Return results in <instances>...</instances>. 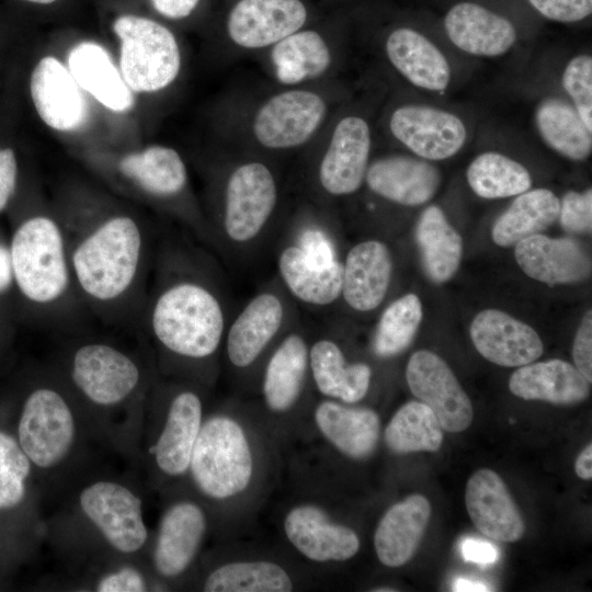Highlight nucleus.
I'll list each match as a JSON object with an SVG mask.
<instances>
[{"label": "nucleus", "instance_id": "nucleus-1", "mask_svg": "<svg viewBox=\"0 0 592 592\" xmlns=\"http://www.w3.org/2000/svg\"><path fill=\"white\" fill-rule=\"evenodd\" d=\"M65 234L73 285L82 297L102 309L127 299L145 261L146 235L138 220L116 213Z\"/></svg>", "mask_w": 592, "mask_h": 592}, {"label": "nucleus", "instance_id": "nucleus-2", "mask_svg": "<svg viewBox=\"0 0 592 592\" xmlns=\"http://www.w3.org/2000/svg\"><path fill=\"white\" fill-rule=\"evenodd\" d=\"M155 339L169 352L186 358H206L225 335L223 304L204 281L193 276L168 280L157 291L148 312Z\"/></svg>", "mask_w": 592, "mask_h": 592}, {"label": "nucleus", "instance_id": "nucleus-3", "mask_svg": "<svg viewBox=\"0 0 592 592\" xmlns=\"http://www.w3.org/2000/svg\"><path fill=\"white\" fill-rule=\"evenodd\" d=\"M9 250L13 281L30 303L54 308L75 287L65 229L54 217L25 218L14 230Z\"/></svg>", "mask_w": 592, "mask_h": 592}, {"label": "nucleus", "instance_id": "nucleus-4", "mask_svg": "<svg viewBox=\"0 0 592 592\" xmlns=\"http://www.w3.org/2000/svg\"><path fill=\"white\" fill-rule=\"evenodd\" d=\"M192 477L206 496L227 499L249 485L253 459L241 425L226 415H214L200 430L192 451Z\"/></svg>", "mask_w": 592, "mask_h": 592}, {"label": "nucleus", "instance_id": "nucleus-5", "mask_svg": "<svg viewBox=\"0 0 592 592\" xmlns=\"http://www.w3.org/2000/svg\"><path fill=\"white\" fill-rule=\"evenodd\" d=\"M119 39L118 69L134 93H153L172 84L181 70L173 33L144 16L121 15L113 23Z\"/></svg>", "mask_w": 592, "mask_h": 592}, {"label": "nucleus", "instance_id": "nucleus-6", "mask_svg": "<svg viewBox=\"0 0 592 592\" xmlns=\"http://www.w3.org/2000/svg\"><path fill=\"white\" fill-rule=\"evenodd\" d=\"M328 112L322 94L292 88L267 98L254 112L251 134L261 147L288 150L306 144L320 128Z\"/></svg>", "mask_w": 592, "mask_h": 592}, {"label": "nucleus", "instance_id": "nucleus-7", "mask_svg": "<svg viewBox=\"0 0 592 592\" xmlns=\"http://www.w3.org/2000/svg\"><path fill=\"white\" fill-rule=\"evenodd\" d=\"M278 198L272 170L257 160L244 161L229 173L224 191L223 229L231 242L252 241L269 223Z\"/></svg>", "mask_w": 592, "mask_h": 592}, {"label": "nucleus", "instance_id": "nucleus-8", "mask_svg": "<svg viewBox=\"0 0 592 592\" xmlns=\"http://www.w3.org/2000/svg\"><path fill=\"white\" fill-rule=\"evenodd\" d=\"M18 432L30 460L42 468L53 467L66 457L75 440L71 409L55 389L37 388L25 400Z\"/></svg>", "mask_w": 592, "mask_h": 592}, {"label": "nucleus", "instance_id": "nucleus-9", "mask_svg": "<svg viewBox=\"0 0 592 592\" xmlns=\"http://www.w3.org/2000/svg\"><path fill=\"white\" fill-rule=\"evenodd\" d=\"M406 379L411 392L434 412L443 430L457 433L470 425L471 401L442 357L428 350L414 352L407 364Z\"/></svg>", "mask_w": 592, "mask_h": 592}, {"label": "nucleus", "instance_id": "nucleus-10", "mask_svg": "<svg viewBox=\"0 0 592 592\" xmlns=\"http://www.w3.org/2000/svg\"><path fill=\"white\" fill-rule=\"evenodd\" d=\"M392 136L415 156L444 160L456 155L467 139L466 125L456 114L424 104H403L389 117Z\"/></svg>", "mask_w": 592, "mask_h": 592}, {"label": "nucleus", "instance_id": "nucleus-11", "mask_svg": "<svg viewBox=\"0 0 592 592\" xmlns=\"http://www.w3.org/2000/svg\"><path fill=\"white\" fill-rule=\"evenodd\" d=\"M80 506L105 539L121 553H135L146 543L141 500L126 487L98 481L84 488Z\"/></svg>", "mask_w": 592, "mask_h": 592}, {"label": "nucleus", "instance_id": "nucleus-12", "mask_svg": "<svg viewBox=\"0 0 592 592\" xmlns=\"http://www.w3.org/2000/svg\"><path fill=\"white\" fill-rule=\"evenodd\" d=\"M71 377L90 401L113 406L124 401L137 388L140 373L137 364L121 350L92 342L75 352Z\"/></svg>", "mask_w": 592, "mask_h": 592}, {"label": "nucleus", "instance_id": "nucleus-13", "mask_svg": "<svg viewBox=\"0 0 592 592\" xmlns=\"http://www.w3.org/2000/svg\"><path fill=\"white\" fill-rule=\"evenodd\" d=\"M372 133L358 115H346L335 124L318 166L320 186L330 195L356 192L369 164Z\"/></svg>", "mask_w": 592, "mask_h": 592}, {"label": "nucleus", "instance_id": "nucleus-14", "mask_svg": "<svg viewBox=\"0 0 592 592\" xmlns=\"http://www.w3.org/2000/svg\"><path fill=\"white\" fill-rule=\"evenodd\" d=\"M32 104L49 128L70 133L81 128L89 109L82 89L67 66L54 56H44L33 67L29 79Z\"/></svg>", "mask_w": 592, "mask_h": 592}, {"label": "nucleus", "instance_id": "nucleus-15", "mask_svg": "<svg viewBox=\"0 0 592 592\" xmlns=\"http://www.w3.org/2000/svg\"><path fill=\"white\" fill-rule=\"evenodd\" d=\"M442 25L454 46L481 57L508 53L519 37L516 25L508 15L475 0L454 2L445 11Z\"/></svg>", "mask_w": 592, "mask_h": 592}, {"label": "nucleus", "instance_id": "nucleus-16", "mask_svg": "<svg viewBox=\"0 0 592 592\" xmlns=\"http://www.w3.org/2000/svg\"><path fill=\"white\" fill-rule=\"evenodd\" d=\"M306 20L300 0H239L229 12L227 33L238 47L261 49L300 30Z\"/></svg>", "mask_w": 592, "mask_h": 592}, {"label": "nucleus", "instance_id": "nucleus-17", "mask_svg": "<svg viewBox=\"0 0 592 592\" xmlns=\"http://www.w3.org/2000/svg\"><path fill=\"white\" fill-rule=\"evenodd\" d=\"M470 338L480 355L504 367L530 364L544 351L542 339L531 326L498 309L476 315Z\"/></svg>", "mask_w": 592, "mask_h": 592}, {"label": "nucleus", "instance_id": "nucleus-18", "mask_svg": "<svg viewBox=\"0 0 592 592\" xmlns=\"http://www.w3.org/2000/svg\"><path fill=\"white\" fill-rule=\"evenodd\" d=\"M465 503L471 522L483 535L503 543L517 542L524 535L522 515L496 471L482 468L471 475Z\"/></svg>", "mask_w": 592, "mask_h": 592}, {"label": "nucleus", "instance_id": "nucleus-19", "mask_svg": "<svg viewBox=\"0 0 592 592\" xmlns=\"http://www.w3.org/2000/svg\"><path fill=\"white\" fill-rule=\"evenodd\" d=\"M284 532L301 555L318 562L348 560L360 549L353 530L333 523L323 510L312 504L293 508L285 516Z\"/></svg>", "mask_w": 592, "mask_h": 592}, {"label": "nucleus", "instance_id": "nucleus-20", "mask_svg": "<svg viewBox=\"0 0 592 592\" xmlns=\"http://www.w3.org/2000/svg\"><path fill=\"white\" fill-rule=\"evenodd\" d=\"M376 195L405 206L429 202L441 184L440 170L420 157L390 155L368 164L365 181Z\"/></svg>", "mask_w": 592, "mask_h": 592}, {"label": "nucleus", "instance_id": "nucleus-21", "mask_svg": "<svg viewBox=\"0 0 592 592\" xmlns=\"http://www.w3.org/2000/svg\"><path fill=\"white\" fill-rule=\"evenodd\" d=\"M519 266L530 277L548 285L577 283L591 274V260L571 238L532 235L514 244Z\"/></svg>", "mask_w": 592, "mask_h": 592}, {"label": "nucleus", "instance_id": "nucleus-22", "mask_svg": "<svg viewBox=\"0 0 592 592\" xmlns=\"http://www.w3.org/2000/svg\"><path fill=\"white\" fill-rule=\"evenodd\" d=\"M385 53L392 67L412 86L434 92L447 89L452 71L442 50L421 31L400 25L385 39Z\"/></svg>", "mask_w": 592, "mask_h": 592}, {"label": "nucleus", "instance_id": "nucleus-23", "mask_svg": "<svg viewBox=\"0 0 592 592\" xmlns=\"http://www.w3.org/2000/svg\"><path fill=\"white\" fill-rule=\"evenodd\" d=\"M285 315V305L277 294L264 291L252 297L227 330L230 363L239 368L252 364L278 333Z\"/></svg>", "mask_w": 592, "mask_h": 592}, {"label": "nucleus", "instance_id": "nucleus-24", "mask_svg": "<svg viewBox=\"0 0 592 592\" xmlns=\"http://www.w3.org/2000/svg\"><path fill=\"white\" fill-rule=\"evenodd\" d=\"M392 273V258L378 240L362 241L350 249L342 263L341 295L356 311H371L384 300Z\"/></svg>", "mask_w": 592, "mask_h": 592}, {"label": "nucleus", "instance_id": "nucleus-25", "mask_svg": "<svg viewBox=\"0 0 592 592\" xmlns=\"http://www.w3.org/2000/svg\"><path fill=\"white\" fill-rule=\"evenodd\" d=\"M206 531L202 509L190 501L170 506L163 514L153 553L157 571L167 578L181 574L193 561Z\"/></svg>", "mask_w": 592, "mask_h": 592}, {"label": "nucleus", "instance_id": "nucleus-26", "mask_svg": "<svg viewBox=\"0 0 592 592\" xmlns=\"http://www.w3.org/2000/svg\"><path fill=\"white\" fill-rule=\"evenodd\" d=\"M430 516V502L422 494H411L391 505L380 519L374 535L379 561L391 568L407 563L422 540Z\"/></svg>", "mask_w": 592, "mask_h": 592}, {"label": "nucleus", "instance_id": "nucleus-27", "mask_svg": "<svg viewBox=\"0 0 592 592\" xmlns=\"http://www.w3.org/2000/svg\"><path fill=\"white\" fill-rule=\"evenodd\" d=\"M67 68L78 86L105 109L125 113L134 106V92L100 44L81 42L73 46L68 53Z\"/></svg>", "mask_w": 592, "mask_h": 592}, {"label": "nucleus", "instance_id": "nucleus-28", "mask_svg": "<svg viewBox=\"0 0 592 592\" xmlns=\"http://www.w3.org/2000/svg\"><path fill=\"white\" fill-rule=\"evenodd\" d=\"M511 392L525 400H543L558 406L588 398L590 383L572 364L555 358L520 366L510 377Z\"/></svg>", "mask_w": 592, "mask_h": 592}, {"label": "nucleus", "instance_id": "nucleus-29", "mask_svg": "<svg viewBox=\"0 0 592 592\" xmlns=\"http://www.w3.org/2000/svg\"><path fill=\"white\" fill-rule=\"evenodd\" d=\"M315 420L321 434L348 457L363 459L376 448L380 421L369 408L325 400L317 406Z\"/></svg>", "mask_w": 592, "mask_h": 592}, {"label": "nucleus", "instance_id": "nucleus-30", "mask_svg": "<svg viewBox=\"0 0 592 592\" xmlns=\"http://www.w3.org/2000/svg\"><path fill=\"white\" fill-rule=\"evenodd\" d=\"M202 426V402L193 391L178 394L170 403L166 423L151 448L158 467L169 476L190 467L193 447Z\"/></svg>", "mask_w": 592, "mask_h": 592}, {"label": "nucleus", "instance_id": "nucleus-31", "mask_svg": "<svg viewBox=\"0 0 592 592\" xmlns=\"http://www.w3.org/2000/svg\"><path fill=\"white\" fill-rule=\"evenodd\" d=\"M326 38L314 30H298L270 47V64L275 79L298 86L322 77L332 64Z\"/></svg>", "mask_w": 592, "mask_h": 592}, {"label": "nucleus", "instance_id": "nucleus-32", "mask_svg": "<svg viewBox=\"0 0 592 592\" xmlns=\"http://www.w3.org/2000/svg\"><path fill=\"white\" fill-rule=\"evenodd\" d=\"M118 170L125 179L153 197H174L187 184L184 160L168 146L152 145L129 152L118 161Z\"/></svg>", "mask_w": 592, "mask_h": 592}, {"label": "nucleus", "instance_id": "nucleus-33", "mask_svg": "<svg viewBox=\"0 0 592 592\" xmlns=\"http://www.w3.org/2000/svg\"><path fill=\"white\" fill-rule=\"evenodd\" d=\"M309 368L318 390L345 403H355L367 394L372 369L365 363L348 364L340 346L319 339L309 349Z\"/></svg>", "mask_w": 592, "mask_h": 592}, {"label": "nucleus", "instance_id": "nucleus-34", "mask_svg": "<svg viewBox=\"0 0 592 592\" xmlns=\"http://www.w3.org/2000/svg\"><path fill=\"white\" fill-rule=\"evenodd\" d=\"M309 349L303 335L287 334L272 353L263 376L262 391L269 409L288 410L298 399L307 369Z\"/></svg>", "mask_w": 592, "mask_h": 592}, {"label": "nucleus", "instance_id": "nucleus-35", "mask_svg": "<svg viewBox=\"0 0 592 592\" xmlns=\"http://www.w3.org/2000/svg\"><path fill=\"white\" fill-rule=\"evenodd\" d=\"M415 241L428 277L435 283L452 278L463 257V239L439 206L431 205L421 213Z\"/></svg>", "mask_w": 592, "mask_h": 592}, {"label": "nucleus", "instance_id": "nucleus-36", "mask_svg": "<svg viewBox=\"0 0 592 592\" xmlns=\"http://www.w3.org/2000/svg\"><path fill=\"white\" fill-rule=\"evenodd\" d=\"M280 276L289 293L307 305L326 306L341 295L342 263L317 266L308 262L296 244L286 246L278 255Z\"/></svg>", "mask_w": 592, "mask_h": 592}, {"label": "nucleus", "instance_id": "nucleus-37", "mask_svg": "<svg viewBox=\"0 0 592 592\" xmlns=\"http://www.w3.org/2000/svg\"><path fill=\"white\" fill-rule=\"evenodd\" d=\"M560 200L548 189L527 190L514 198L496 220L491 236L496 244L511 247L536 235L558 219Z\"/></svg>", "mask_w": 592, "mask_h": 592}, {"label": "nucleus", "instance_id": "nucleus-38", "mask_svg": "<svg viewBox=\"0 0 592 592\" xmlns=\"http://www.w3.org/2000/svg\"><path fill=\"white\" fill-rule=\"evenodd\" d=\"M535 125L543 141L557 153L574 161L591 155L592 130L569 102L559 98L543 100L535 111Z\"/></svg>", "mask_w": 592, "mask_h": 592}, {"label": "nucleus", "instance_id": "nucleus-39", "mask_svg": "<svg viewBox=\"0 0 592 592\" xmlns=\"http://www.w3.org/2000/svg\"><path fill=\"white\" fill-rule=\"evenodd\" d=\"M466 179L473 192L487 200L516 196L532 186L523 164L496 151L478 155L468 166Z\"/></svg>", "mask_w": 592, "mask_h": 592}, {"label": "nucleus", "instance_id": "nucleus-40", "mask_svg": "<svg viewBox=\"0 0 592 592\" xmlns=\"http://www.w3.org/2000/svg\"><path fill=\"white\" fill-rule=\"evenodd\" d=\"M434 412L421 401H409L394 414L385 430V442L398 454L436 452L443 442Z\"/></svg>", "mask_w": 592, "mask_h": 592}, {"label": "nucleus", "instance_id": "nucleus-41", "mask_svg": "<svg viewBox=\"0 0 592 592\" xmlns=\"http://www.w3.org/2000/svg\"><path fill=\"white\" fill-rule=\"evenodd\" d=\"M293 582L281 566L270 561H237L215 569L204 583L208 592H287Z\"/></svg>", "mask_w": 592, "mask_h": 592}, {"label": "nucleus", "instance_id": "nucleus-42", "mask_svg": "<svg viewBox=\"0 0 592 592\" xmlns=\"http://www.w3.org/2000/svg\"><path fill=\"white\" fill-rule=\"evenodd\" d=\"M422 320V305L415 294H406L389 304L376 326L373 349L380 357L401 353L412 342Z\"/></svg>", "mask_w": 592, "mask_h": 592}, {"label": "nucleus", "instance_id": "nucleus-43", "mask_svg": "<svg viewBox=\"0 0 592 592\" xmlns=\"http://www.w3.org/2000/svg\"><path fill=\"white\" fill-rule=\"evenodd\" d=\"M30 458L20 444L0 431V509L18 505L25 494Z\"/></svg>", "mask_w": 592, "mask_h": 592}, {"label": "nucleus", "instance_id": "nucleus-44", "mask_svg": "<svg viewBox=\"0 0 592 592\" xmlns=\"http://www.w3.org/2000/svg\"><path fill=\"white\" fill-rule=\"evenodd\" d=\"M561 86L585 126L592 130V57H572L566 65Z\"/></svg>", "mask_w": 592, "mask_h": 592}, {"label": "nucleus", "instance_id": "nucleus-45", "mask_svg": "<svg viewBox=\"0 0 592 592\" xmlns=\"http://www.w3.org/2000/svg\"><path fill=\"white\" fill-rule=\"evenodd\" d=\"M559 220L572 234H590L592 229V191H569L561 198Z\"/></svg>", "mask_w": 592, "mask_h": 592}, {"label": "nucleus", "instance_id": "nucleus-46", "mask_svg": "<svg viewBox=\"0 0 592 592\" xmlns=\"http://www.w3.org/2000/svg\"><path fill=\"white\" fill-rule=\"evenodd\" d=\"M542 18L558 23H578L592 14V0H525Z\"/></svg>", "mask_w": 592, "mask_h": 592}, {"label": "nucleus", "instance_id": "nucleus-47", "mask_svg": "<svg viewBox=\"0 0 592 592\" xmlns=\"http://www.w3.org/2000/svg\"><path fill=\"white\" fill-rule=\"evenodd\" d=\"M306 260L317 266H330L339 260L329 236L318 228H306L300 231L295 243Z\"/></svg>", "mask_w": 592, "mask_h": 592}, {"label": "nucleus", "instance_id": "nucleus-48", "mask_svg": "<svg viewBox=\"0 0 592 592\" xmlns=\"http://www.w3.org/2000/svg\"><path fill=\"white\" fill-rule=\"evenodd\" d=\"M572 357L576 368L592 382V311L589 309L577 330L573 345Z\"/></svg>", "mask_w": 592, "mask_h": 592}, {"label": "nucleus", "instance_id": "nucleus-49", "mask_svg": "<svg viewBox=\"0 0 592 592\" xmlns=\"http://www.w3.org/2000/svg\"><path fill=\"white\" fill-rule=\"evenodd\" d=\"M19 177V162L15 150L8 145H0V212L12 200Z\"/></svg>", "mask_w": 592, "mask_h": 592}, {"label": "nucleus", "instance_id": "nucleus-50", "mask_svg": "<svg viewBox=\"0 0 592 592\" xmlns=\"http://www.w3.org/2000/svg\"><path fill=\"white\" fill-rule=\"evenodd\" d=\"M96 590L100 592H140L146 590V583L137 569L124 567L103 577Z\"/></svg>", "mask_w": 592, "mask_h": 592}, {"label": "nucleus", "instance_id": "nucleus-51", "mask_svg": "<svg viewBox=\"0 0 592 592\" xmlns=\"http://www.w3.org/2000/svg\"><path fill=\"white\" fill-rule=\"evenodd\" d=\"M463 558L466 561L481 566L498 561L500 555L498 548L489 542L477 538H465L460 546Z\"/></svg>", "mask_w": 592, "mask_h": 592}, {"label": "nucleus", "instance_id": "nucleus-52", "mask_svg": "<svg viewBox=\"0 0 592 592\" xmlns=\"http://www.w3.org/2000/svg\"><path fill=\"white\" fill-rule=\"evenodd\" d=\"M200 0H151L157 12L168 19H183L192 13Z\"/></svg>", "mask_w": 592, "mask_h": 592}, {"label": "nucleus", "instance_id": "nucleus-53", "mask_svg": "<svg viewBox=\"0 0 592 592\" xmlns=\"http://www.w3.org/2000/svg\"><path fill=\"white\" fill-rule=\"evenodd\" d=\"M13 282V271L10 250L0 244V294L5 292Z\"/></svg>", "mask_w": 592, "mask_h": 592}, {"label": "nucleus", "instance_id": "nucleus-54", "mask_svg": "<svg viewBox=\"0 0 592 592\" xmlns=\"http://www.w3.org/2000/svg\"><path fill=\"white\" fill-rule=\"evenodd\" d=\"M576 474L583 480L592 478V445L591 443L584 447L579 454L574 465Z\"/></svg>", "mask_w": 592, "mask_h": 592}, {"label": "nucleus", "instance_id": "nucleus-55", "mask_svg": "<svg viewBox=\"0 0 592 592\" xmlns=\"http://www.w3.org/2000/svg\"><path fill=\"white\" fill-rule=\"evenodd\" d=\"M453 591L456 592H478V591H490V588L479 581L470 580L466 578H458L453 584Z\"/></svg>", "mask_w": 592, "mask_h": 592}, {"label": "nucleus", "instance_id": "nucleus-56", "mask_svg": "<svg viewBox=\"0 0 592 592\" xmlns=\"http://www.w3.org/2000/svg\"><path fill=\"white\" fill-rule=\"evenodd\" d=\"M30 3H37V4H49L53 3L56 0H23Z\"/></svg>", "mask_w": 592, "mask_h": 592}]
</instances>
